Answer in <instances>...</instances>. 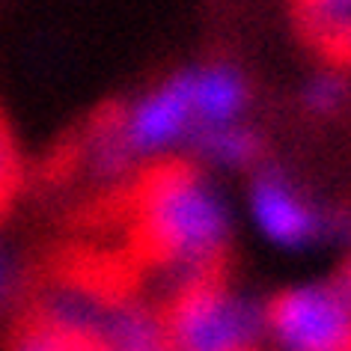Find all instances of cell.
<instances>
[{
	"mask_svg": "<svg viewBox=\"0 0 351 351\" xmlns=\"http://www.w3.org/2000/svg\"><path fill=\"white\" fill-rule=\"evenodd\" d=\"M301 39L330 66H351V0H292Z\"/></svg>",
	"mask_w": 351,
	"mask_h": 351,
	"instance_id": "cell-5",
	"label": "cell"
},
{
	"mask_svg": "<svg viewBox=\"0 0 351 351\" xmlns=\"http://www.w3.org/2000/svg\"><path fill=\"white\" fill-rule=\"evenodd\" d=\"M170 351H256L262 315L226 283V268L173 286L158 304Z\"/></svg>",
	"mask_w": 351,
	"mask_h": 351,
	"instance_id": "cell-2",
	"label": "cell"
},
{
	"mask_svg": "<svg viewBox=\"0 0 351 351\" xmlns=\"http://www.w3.org/2000/svg\"><path fill=\"white\" fill-rule=\"evenodd\" d=\"M247 101V86L232 69L215 66L203 75H194V113L199 125H223Z\"/></svg>",
	"mask_w": 351,
	"mask_h": 351,
	"instance_id": "cell-7",
	"label": "cell"
},
{
	"mask_svg": "<svg viewBox=\"0 0 351 351\" xmlns=\"http://www.w3.org/2000/svg\"><path fill=\"white\" fill-rule=\"evenodd\" d=\"M330 286L337 289V292H339V295H342V298H346V301L351 304V259H348L346 265L339 268V274H337V280H333Z\"/></svg>",
	"mask_w": 351,
	"mask_h": 351,
	"instance_id": "cell-13",
	"label": "cell"
},
{
	"mask_svg": "<svg viewBox=\"0 0 351 351\" xmlns=\"http://www.w3.org/2000/svg\"><path fill=\"white\" fill-rule=\"evenodd\" d=\"M253 212L271 239L301 244L319 232V217L310 212L277 176H262L253 188Z\"/></svg>",
	"mask_w": 351,
	"mask_h": 351,
	"instance_id": "cell-6",
	"label": "cell"
},
{
	"mask_svg": "<svg viewBox=\"0 0 351 351\" xmlns=\"http://www.w3.org/2000/svg\"><path fill=\"white\" fill-rule=\"evenodd\" d=\"M30 274L21 256L6 241H0V313L27 298Z\"/></svg>",
	"mask_w": 351,
	"mask_h": 351,
	"instance_id": "cell-10",
	"label": "cell"
},
{
	"mask_svg": "<svg viewBox=\"0 0 351 351\" xmlns=\"http://www.w3.org/2000/svg\"><path fill=\"white\" fill-rule=\"evenodd\" d=\"M3 351H104V348L90 339L69 337L63 330L48 328L45 322L33 319L30 313L21 310L19 322L12 324L10 337L3 342Z\"/></svg>",
	"mask_w": 351,
	"mask_h": 351,
	"instance_id": "cell-9",
	"label": "cell"
},
{
	"mask_svg": "<svg viewBox=\"0 0 351 351\" xmlns=\"http://www.w3.org/2000/svg\"><path fill=\"white\" fill-rule=\"evenodd\" d=\"M194 146L203 158L226 167L250 164L262 152V140L253 131L230 125V122H223V125H199L194 131Z\"/></svg>",
	"mask_w": 351,
	"mask_h": 351,
	"instance_id": "cell-8",
	"label": "cell"
},
{
	"mask_svg": "<svg viewBox=\"0 0 351 351\" xmlns=\"http://www.w3.org/2000/svg\"><path fill=\"white\" fill-rule=\"evenodd\" d=\"M19 185H21V158H19V149H15L12 137L6 134L3 122H0V215L10 206Z\"/></svg>",
	"mask_w": 351,
	"mask_h": 351,
	"instance_id": "cell-11",
	"label": "cell"
},
{
	"mask_svg": "<svg viewBox=\"0 0 351 351\" xmlns=\"http://www.w3.org/2000/svg\"><path fill=\"white\" fill-rule=\"evenodd\" d=\"M194 119V75H179L161 90L125 110V137L134 155L158 152L188 131Z\"/></svg>",
	"mask_w": 351,
	"mask_h": 351,
	"instance_id": "cell-4",
	"label": "cell"
},
{
	"mask_svg": "<svg viewBox=\"0 0 351 351\" xmlns=\"http://www.w3.org/2000/svg\"><path fill=\"white\" fill-rule=\"evenodd\" d=\"M265 322L286 351H351V304L333 286L280 292Z\"/></svg>",
	"mask_w": 351,
	"mask_h": 351,
	"instance_id": "cell-3",
	"label": "cell"
},
{
	"mask_svg": "<svg viewBox=\"0 0 351 351\" xmlns=\"http://www.w3.org/2000/svg\"><path fill=\"white\" fill-rule=\"evenodd\" d=\"M119 215L137 280L143 271H158L173 274V286H179L203 271L226 268L230 217L194 164L146 167L122 194Z\"/></svg>",
	"mask_w": 351,
	"mask_h": 351,
	"instance_id": "cell-1",
	"label": "cell"
},
{
	"mask_svg": "<svg viewBox=\"0 0 351 351\" xmlns=\"http://www.w3.org/2000/svg\"><path fill=\"white\" fill-rule=\"evenodd\" d=\"M346 99V84L337 75H322L306 86V108L313 113H333Z\"/></svg>",
	"mask_w": 351,
	"mask_h": 351,
	"instance_id": "cell-12",
	"label": "cell"
}]
</instances>
